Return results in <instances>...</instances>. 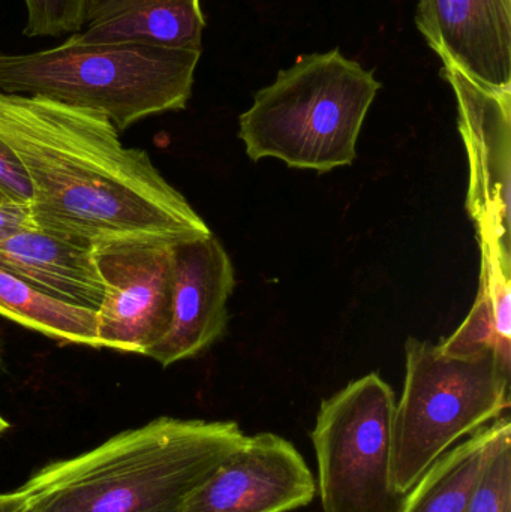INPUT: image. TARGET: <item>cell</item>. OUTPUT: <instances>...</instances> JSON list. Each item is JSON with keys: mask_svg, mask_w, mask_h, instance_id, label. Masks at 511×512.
<instances>
[{"mask_svg": "<svg viewBox=\"0 0 511 512\" xmlns=\"http://www.w3.org/2000/svg\"><path fill=\"white\" fill-rule=\"evenodd\" d=\"M0 143L26 171L38 230L93 251L210 236L194 207L95 111L0 92Z\"/></svg>", "mask_w": 511, "mask_h": 512, "instance_id": "cell-1", "label": "cell"}, {"mask_svg": "<svg viewBox=\"0 0 511 512\" xmlns=\"http://www.w3.org/2000/svg\"><path fill=\"white\" fill-rule=\"evenodd\" d=\"M245 438L236 421L156 418L44 466L18 490L29 512H183Z\"/></svg>", "mask_w": 511, "mask_h": 512, "instance_id": "cell-2", "label": "cell"}, {"mask_svg": "<svg viewBox=\"0 0 511 512\" xmlns=\"http://www.w3.org/2000/svg\"><path fill=\"white\" fill-rule=\"evenodd\" d=\"M201 50L135 42H65L0 54V92L41 96L95 111L122 132L156 114L185 110Z\"/></svg>", "mask_w": 511, "mask_h": 512, "instance_id": "cell-3", "label": "cell"}, {"mask_svg": "<svg viewBox=\"0 0 511 512\" xmlns=\"http://www.w3.org/2000/svg\"><path fill=\"white\" fill-rule=\"evenodd\" d=\"M381 89L374 72L338 48L300 56L257 92L240 116L239 135L251 161L329 173L357 158L366 114Z\"/></svg>", "mask_w": 511, "mask_h": 512, "instance_id": "cell-4", "label": "cell"}, {"mask_svg": "<svg viewBox=\"0 0 511 512\" xmlns=\"http://www.w3.org/2000/svg\"><path fill=\"white\" fill-rule=\"evenodd\" d=\"M404 393L393 423L392 483L404 496L459 439L510 408V363L491 349L455 355L408 339Z\"/></svg>", "mask_w": 511, "mask_h": 512, "instance_id": "cell-5", "label": "cell"}, {"mask_svg": "<svg viewBox=\"0 0 511 512\" xmlns=\"http://www.w3.org/2000/svg\"><path fill=\"white\" fill-rule=\"evenodd\" d=\"M396 399L369 373L321 403L311 433L324 512H396L392 450Z\"/></svg>", "mask_w": 511, "mask_h": 512, "instance_id": "cell-6", "label": "cell"}, {"mask_svg": "<svg viewBox=\"0 0 511 512\" xmlns=\"http://www.w3.org/2000/svg\"><path fill=\"white\" fill-rule=\"evenodd\" d=\"M104 285L96 310L101 348L146 354L171 321L174 246L137 245L95 251Z\"/></svg>", "mask_w": 511, "mask_h": 512, "instance_id": "cell-7", "label": "cell"}, {"mask_svg": "<svg viewBox=\"0 0 511 512\" xmlns=\"http://www.w3.org/2000/svg\"><path fill=\"white\" fill-rule=\"evenodd\" d=\"M458 101L459 132L470 162L467 209L477 237H491L511 252V90H494L444 66Z\"/></svg>", "mask_w": 511, "mask_h": 512, "instance_id": "cell-8", "label": "cell"}, {"mask_svg": "<svg viewBox=\"0 0 511 512\" xmlns=\"http://www.w3.org/2000/svg\"><path fill=\"white\" fill-rule=\"evenodd\" d=\"M317 483L302 454L275 433L246 436L195 490L183 512H290L308 507Z\"/></svg>", "mask_w": 511, "mask_h": 512, "instance_id": "cell-9", "label": "cell"}, {"mask_svg": "<svg viewBox=\"0 0 511 512\" xmlns=\"http://www.w3.org/2000/svg\"><path fill=\"white\" fill-rule=\"evenodd\" d=\"M234 285L230 256L213 234L174 246L170 325L144 355L168 367L206 351L227 328Z\"/></svg>", "mask_w": 511, "mask_h": 512, "instance_id": "cell-10", "label": "cell"}, {"mask_svg": "<svg viewBox=\"0 0 511 512\" xmlns=\"http://www.w3.org/2000/svg\"><path fill=\"white\" fill-rule=\"evenodd\" d=\"M416 23L444 66L511 90V0H419Z\"/></svg>", "mask_w": 511, "mask_h": 512, "instance_id": "cell-11", "label": "cell"}, {"mask_svg": "<svg viewBox=\"0 0 511 512\" xmlns=\"http://www.w3.org/2000/svg\"><path fill=\"white\" fill-rule=\"evenodd\" d=\"M0 267L71 306L96 312L104 297L95 251L38 228L0 242Z\"/></svg>", "mask_w": 511, "mask_h": 512, "instance_id": "cell-12", "label": "cell"}, {"mask_svg": "<svg viewBox=\"0 0 511 512\" xmlns=\"http://www.w3.org/2000/svg\"><path fill=\"white\" fill-rule=\"evenodd\" d=\"M204 27L200 0H84L83 27L72 36L201 50Z\"/></svg>", "mask_w": 511, "mask_h": 512, "instance_id": "cell-13", "label": "cell"}, {"mask_svg": "<svg viewBox=\"0 0 511 512\" xmlns=\"http://www.w3.org/2000/svg\"><path fill=\"white\" fill-rule=\"evenodd\" d=\"M509 417H500L441 454L402 496L396 512H467Z\"/></svg>", "mask_w": 511, "mask_h": 512, "instance_id": "cell-14", "label": "cell"}, {"mask_svg": "<svg viewBox=\"0 0 511 512\" xmlns=\"http://www.w3.org/2000/svg\"><path fill=\"white\" fill-rule=\"evenodd\" d=\"M482 273L476 303L461 327L440 343L455 355L491 349L510 363L511 252L497 240L479 237Z\"/></svg>", "mask_w": 511, "mask_h": 512, "instance_id": "cell-15", "label": "cell"}, {"mask_svg": "<svg viewBox=\"0 0 511 512\" xmlns=\"http://www.w3.org/2000/svg\"><path fill=\"white\" fill-rule=\"evenodd\" d=\"M0 316L63 345L101 349L95 310L48 297L2 267Z\"/></svg>", "mask_w": 511, "mask_h": 512, "instance_id": "cell-16", "label": "cell"}, {"mask_svg": "<svg viewBox=\"0 0 511 512\" xmlns=\"http://www.w3.org/2000/svg\"><path fill=\"white\" fill-rule=\"evenodd\" d=\"M467 512H511V427L498 438Z\"/></svg>", "mask_w": 511, "mask_h": 512, "instance_id": "cell-17", "label": "cell"}, {"mask_svg": "<svg viewBox=\"0 0 511 512\" xmlns=\"http://www.w3.org/2000/svg\"><path fill=\"white\" fill-rule=\"evenodd\" d=\"M26 8L24 35L29 38L80 32L84 0H23Z\"/></svg>", "mask_w": 511, "mask_h": 512, "instance_id": "cell-18", "label": "cell"}, {"mask_svg": "<svg viewBox=\"0 0 511 512\" xmlns=\"http://www.w3.org/2000/svg\"><path fill=\"white\" fill-rule=\"evenodd\" d=\"M0 194L14 203L30 204L32 188L14 153L0 143Z\"/></svg>", "mask_w": 511, "mask_h": 512, "instance_id": "cell-19", "label": "cell"}, {"mask_svg": "<svg viewBox=\"0 0 511 512\" xmlns=\"http://www.w3.org/2000/svg\"><path fill=\"white\" fill-rule=\"evenodd\" d=\"M35 224L30 213V204L5 201L0 203V242L24 230H33Z\"/></svg>", "mask_w": 511, "mask_h": 512, "instance_id": "cell-20", "label": "cell"}, {"mask_svg": "<svg viewBox=\"0 0 511 512\" xmlns=\"http://www.w3.org/2000/svg\"><path fill=\"white\" fill-rule=\"evenodd\" d=\"M0 512H29L20 490L3 495L0 493Z\"/></svg>", "mask_w": 511, "mask_h": 512, "instance_id": "cell-21", "label": "cell"}, {"mask_svg": "<svg viewBox=\"0 0 511 512\" xmlns=\"http://www.w3.org/2000/svg\"><path fill=\"white\" fill-rule=\"evenodd\" d=\"M9 429V423L8 421L5 420V418L2 417V415H0V435H2V433H5L6 430Z\"/></svg>", "mask_w": 511, "mask_h": 512, "instance_id": "cell-22", "label": "cell"}, {"mask_svg": "<svg viewBox=\"0 0 511 512\" xmlns=\"http://www.w3.org/2000/svg\"><path fill=\"white\" fill-rule=\"evenodd\" d=\"M5 201H8V200H6V198L3 197L2 194H0V203H5Z\"/></svg>", "mask_w": 511, "mask_h": 512, "instance_id": "cell-23", "label": "cell"}]
</instances>
